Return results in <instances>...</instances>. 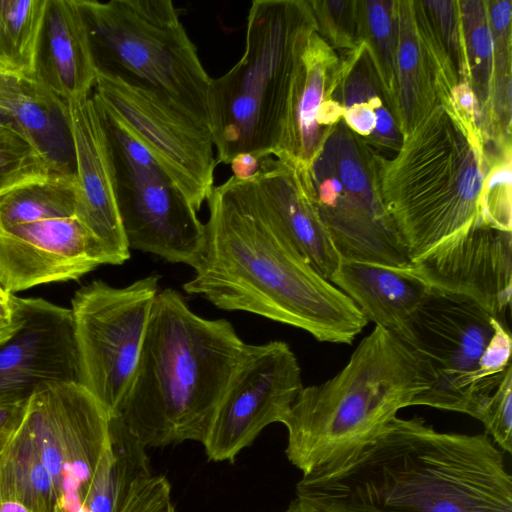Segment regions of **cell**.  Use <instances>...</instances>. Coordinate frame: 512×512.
Returning a JSON list of instances; mask_svg holds the SVG:
<instances>
[{
    "mask_svg": "<svg viewBox=\"0 0 512 512\" xmlns=\"http://www.w3.org/2000/svg\"><path fill=\"white\" fill-rule=\"evenodd\" d=\"M255 177L232 175L213 187L206 200L203 250L184 291L221 310L294 326L320 342L351 344L367 318L275 228L261 205Z\"/></svg>",
    "mask_w": 512,
    "mask_h": 512,
    "instance_id": "6da1fadb",
    "label": "cell"
},
{
    "mask_svg": "<svg viewBox=\"0 0 512 512\" xmlns=\"http://www.w3.org/2000/svg\"><path fill=\"white\" fill-rule=\"evenodd\" d=\"M296 496L377 512H512V477L487 434L395 417L368 444L303 474Z\"/></svg>",
    "mask_w": 512,
    "mask_h": 512,
    "instance_id": "7a4b0ae2",
    "label": "cell"
},
{
    "mask_svg": "<svg viewBox=\"0 0 512 512\" xmlns=\"http://www.w3.org/2000/svg\"><path fill=\"white\" fill-rule=\"evenodd\" d=\"M247 343L226 319L159 291L133 376L109 415L146 448L203 442Z\"/></svg>",
    "mask_w": 512,
    "mask_h": 512,
    "instance_id": "3957f363",
    "label": "cell"
},
{
    "mask_svg": "<svg viewBox=\"0 0 512 512\" xmlns=\"http://www.w3.org/2000/svg\"><path fill=\"white\" fill-rule=\"evenodd\" d=\"M372 157L384 208L410 261L482 223L486 148L480 126L451 103L439 100L392 157Z\"/></svg>",
    "mask_w": 512,
    "mask_h": 512,
    "instance_id": "277c9868",
    "label": "cell"
},
{
    "mask_svg": "<svg viewBox=\"0 0 512 512\" xmlns=\"http://www.w3.org/2000/svg\"><path fill=\"white\" fill-rule=\"evenodd\" d=\"M430 383L426 363L375 326L337 374L299 393L282 422L288 460L307 474L345 457L377 437Z\"/></svg>",
    "mask_w": 512,
    "mask_h": 512,
    "instance_id": "5b68a950",
    "label": "cell"
},
{
    "mask_svg": "<svg viewBox=\"0 0 512 512\" xmlns=\"http://www.w3.org/2000/svg\"><path fill=\"white\" fill-rule=\"evenodd\" d=\"M316 29L309 0L251 3L242 57L211 79L209 125L216 163L230 164L241 153L277 156L301 54Z\"/></svg>",
    "mask_w": 512,
    "mask_h": 512,
    "instance_id": "8992f818",
    "label": "cell"
},
{
    "mask_svg": "<svg viewBox=\"0 0 512 512\" xmlns=\"http://www.w3.org/2000/svg\"><path fill=\"white\" fill-rule=\"evenodd\" d=\"M97 71L209 125L211 79L170 0H78Z\"/></svg>",
    "mask_w": 512,
    "mask_h": 512,
    "instance_id": "52a82bcc",
    "label": "cell"
},
{
    "mask_svg": "<svg viewBox=\"0 0 512 512\" xmlns=\"http://www.w3.org/2000/svg\"><path fill=\"white\" fill-rule=\"evenodd\" d=\"M308 174L318 214L341 260L410 265L384 208L372 153L343 119L329 131Z\"/></svg>",
    "mask_w": 512,
    "mask_h": 512,
    "instance_id": "ba28073f",
    "label": "cell"
},
{
    "mask_svg": "<svg viewBox=\"0 0 512 512\" xmlns=\"http://www.w3.org/2000/svg\"><path fill=\"white\" fill-rule=\"evenodd\" d=\"M95 102L110 140L116 201L128 248L194 268L205 240L197 210L128 128Z\"/></svg>",
    "mask_w": 512,
    "mask_h": 512,
    "instance_id": "9c48e42d",
    "label": "cell"
},
{
    "mask_svg": "<svg viewBox=\"0 0 512 512\" xmlns=\"http://www.w3.org/2000/svg\"><path fill=\"white\" fill-rule=\"evenodd\" d=\"M159 279L149 275L122 288L94 280L71 300L80 384L109 415L133 376Z\"/></svg>",
    "mask_w": 512,
    "mask_h": 512,
    "instance_id": "30bf717a",
    "label": "cell"
},
{
    "mask_svg": "<svg viewBox=\"0 0 512 512\" xmlns=\"http://www.w3.org/2000/svg\"><path fill=\"white\" fill-rule=\"evenodd\" d=\"M20 427L53 478L64 512H82L109 444L108 412L80 383H45L28 399Z\"/></svg>",
    "mask_w": 512,
    "mask_h": 512,
    "instance_id": "8fae6325",
    "label": "cell"
},
{
    "mask_svg": "<svg viewBox=\"0 0 512 512\" xmlns=\"http://www.w3.org/2000/svg\"><path fill=\"white\" fill-rule=\"evenodd\" d=\"M493 318L468 300L432 292L400 338L431 375L429 388L412 406L470 414L480 396L476 371L494 331Z\"/></svg>",
    "mask_w": 512,
    "mask_h": 512,
    "instance_id": "7c38bea8",
    "label": "cell"
},
{
    "mask_svg": "<svg viewBox=\"0 0 512 512\" xmlns=\"http://www.w3.org/2000/svg\"><path fill=\"white\" fill-rule=\"evenodd\" d=\"M93 97L128 128L198 211L214 187L217 163L210 127L99 71Z\"/></svg>",
    "mask_w": 512,
    "mask_h": 512,
    "instance_id": "4fadbf2b",
    "label": "cell"
},
{
    "mask_svg": "<svg viewBox=\"0 0 512 512\" xmlns=\"http://www.w3.org/2000/svg\"><path fill=\"white\" fill-rule=\"evenodd\" d=\"M303 387L286 342L246 344L202 442L207 457L233 462L265 427L284 421Z\"/></svg>",
    "mask_w": 512,
    "mask_h": 512,
    "instance_id": "5bb4252c",
    "label": "cell"
},
{
    "mask_svg": "<svg viewBox=\"0 0 512 512\" xmlns=\"http://www.w3.org/2000/svg\"><path fill=\"white\" fill-rule=\"evenodd\" d=\"M406 269L433 292L468 300L507 326L512 232L476 224L413 259Z\"/></svg>",
    "mask_w": 512,
    "mask_h": 512,
    "instance_id": "9a60e30c",
    "label": "cell"
},
{
    "mask_svg": "<svg viewBox=\"0 0 512 512\" xmlns=\"http://www.w3.org/2000/svg\"><path fill=\"white\" fill-rule=\"evenodd\" d=\"M23 323L0 344V401L28 400L42 384L80 383L70 308L18 297Z\"/></svg>",
    "mask_w": 512,
    "mask_h": 512,
    "instance_id": "2e32d148",
    "label": "cell"
},
{
    "mask_svg": "<svg viewBox=\"0 0 512 512\" xmlns=\"http://www.w3.org/2000/svg\"><path fill=\"white\" fill-rule=\"evenodd\" d=\"M109 260L74 216L0 226V285L14 294L77 280Z\"/></svg>",
    "mask_w": 512,
    "mask_h": 512,
    "instance_id": "e0dca14e",
    "label": "cell"
},
{
    "mask_svg": "<svg viewBox=\"0 0 512 512\" xmlns=\"http://www.w3.org/2000/svg\"><path fill=\"white\" fill-rule=\"evenodd\" d=\"M76 178L74 217L92 234L109 264L130 257L116 201L115 169L102 114L92 95L65 102Z\"/></svg>",
    "mask_w": 512,
    "mask_h": 512,
    "instance_id": "ac0fdd59",
    "label": "cell"
},
{
    "mask_svg": "<svg viewBox=\"0 0 512 512\" xmlns=\"http://www.w3.org/2000/svg\"><path fill=\"white\" fill-rule=\"evenodd\" d=\"M344 55L312 32L292 84L284 133L275 158H290L309 168L329 131L343 118L338 96Z\"/></svg>",
    "mask_w": 512,
    "mask_h": 512,
    "instance_id": "d6986e66",
    "label": "cell"
},
{
    "mask_svg": "<svg viewBox=\"0 0 512 512\" xmlns=\"http://www.w3.org/2000/svg\"><path fill=\"white\" fill-rule=\"evenodd\" d=\"M261 205L297 253L329 282L341 262L318 214L308 168L290 158L267 157L256 175Z\"/></svg>",
    "mask_w": 512,
    "mask_h": 512,
    "instance_id": "ffe728a7",
    "label": "cell"
},
{
    "mask_svg": "<svg viewBox=\"0 0 512 512\" xmlns=\"http://www.w3.org/2000/svg\"><path fill=\"white\" fill-rule=\"evenodd\" d=\"M37 78L64 102L91 95L97 66L78 0H48Z\"/></svg>",
    "mask_w": 512,
    "mask_h": 512,
    "instance_id": "44dd1931",
    "label": "cell"
},
{
    "mask_svg": "<svg viewBox=\"0 0 512 512\" xmlns=\"http://www.w3.org/2000/svg\"><path fill=\"white\" fill-rule=\"evenodd\" d=\"M330 282L356 304L368 321L399 338L433 292L406 268L362 261L341 260Z\"/></svg>",
    "mask_w": 512,
    "mask_h": 512,
    "instance_id": "7402d4cb",
    "label": "cell"
},
{
    "mask_svg": "<svg viewBox=\"0 0 512 512\" xmlns=\"http://www.w3.org/2000/svg\"><path fill=\"white\" fill-rule=\"evenodd\" d=\"M0 117L11 122L56 172H74L65 102L38 78L0 74Z\"/></svg>",
    "mask_w": 512,
    "mask_h": 512,
    "instance_id": "603a6c76",
    "label": "cell"
},
{
    "mask_svg": "<svg viewBox=\"0 0 512 512\" xmlns=\"http://www.w3.org/2000/svg\"><path fill=\"white\" fill-rule=\"evenodd\" d=\"M394 111L402 135L410 133L438 104L436 81L420 36L413 0H396Z\"/></svg>",
    "mask_w": 512,
    "mask_h": 512,
    "instance_id": "cb8c5ba5",
    "label": "cell"
},
{
    "mask_svg": "<svg viewBox=\"0 0 512 512\" xmlns=\"http://www.w3.org/2000/svg\"><path fill=\"white\" fill-rule=\"evenodd\" d=\"M146 449L126 427L109 417V444L89 485L82 512H120L152 476Z\"/></svg>",
    "mask_w": 512,
    "mask_h": 512,
    "instance_id": "d4e9b609",
    "label": "cell"
},
{
    "mask_svg": "<svg viewBox=\"0 0 512 512\" xmlns=\"http://www.w3.org/2000/svg\"><path fill=\"white\" fill-rule=\"evenodd\" d=\"M420 36L435 74L439 100L469 86L458 0H413Z\"/></svg>",
    "mask_w": 512,
    "mask_h": 512,
    "instance_id": "484cf974",
    "label": "cell"
},
{
    "mask_svg": "<svg viewBox=\"0 0 512 512\" xmlns=\"http://www.w3.org/2000/svg\"><path fill=\"white\" fill-rule=\"evenodd\" d=\"M343 55L344 72L338 88L342 108L363 106L375 111L377 121L374 133L364 143L373 155L390 158L398 151L403 139L392 100L363 43Z\"/></svg>",
    "mask_w": 512,
    "mask_h": 512,
    "instance_id": "4316f807",
    "label": "cell"
},
{
    "mask_svg": "<svg viewBox=\"0 0 512 512\" xmlns=\"http://www.w3.org/2000/svg\"><path fill=\"white\" fill-rule=\"evenodd\" d=\"M8 499L31 512H64L54 480L20 424L0 450V501Z\"/></svg>",
    "mask_w": 512,
    "mask_h": 512,
    "instance_id": "83f0119b",
    "label": "cell"
},
{
    "mask_svg": "<svg viewBox=\"0 0 512 512\" xmlns=\"http://www.w3.org/2000/svg\"><path fill=\"white\" fill-rule=\"evenodd\" d=\"M493 39L490 102L482 137L485 148L511 145L512 1L487 0Z\"/></svg>",
    "mask_w": 512,
    "mask_h": 512,
    "instance_id": "f1b7e54d",
    "label": "cell"
},
{
    "mask_svg": "<svg viewBox=\"0 0 512 512\" xmlns=\"http://www.w3.org/2000/svg\"><path fill=\"white\" fill-rule=\"evenodd\" d=\"M48 0H0V74L37 80Z\"/></svg>",
    "mask_w": 512,
    "mask_h": 512,
    "instance_id": "f546056e",
    "label": "cell"
},
{
    "mask_svg": "<svg viewBox=\"0 0 512 512\" xmlns=\"http://www.w3.org/2000/svg\"><path fill=\"white\" fill-rule=\"evenodd\" d=\"M76 178L52 172L0 196V226H13L75 214Z\"/></svg>",
    "mask_w": 512,
    "mask_h": 512,
    "instance_id": "4dcf8cb0",
    "label": "cell"
},
{
    "mask_svg": "<svg viewBox=\"0 0 512 512\" xmlns=\"http://www.w3.org/2000/svg\"><path fill=\"white\" fill-rule=\"evenodd\" d=\"M467 78L480 111L481 132L485 124L492 85L493 39L487 0H458Z\"/></svg>",
    "mask_w": 512,
    "mask_h": 512,
    "instance_id": "1f68e13d",
    "label": "cell"
},
{
    "mask_svg": "<svg viewBox=\"0 0 512 512\" xmlns=\"http://www.w3.org/2000/svg\"><path fill=\"white\" fill-rule=\"evenodd\" d=\"M358 36L393 103L397 45L396 0H358Z\"/></svg>",
    "mask_w": 512,
    "mask_h": 512,
    "instance_id": "d6a6232c",
    "label": "cell"
},
{
    "mask_svg": "<svg viewBox=\"0 0 512 512\" xmlns=\"http://www.w3.org/2000/svg\"><path fill=\"white\" fill-rule=\"evenodd\" d=\"M54 171L28 139L0 117V196Z\"/></svg>",
    "mask_w": 512,
    "mask_h": 512,
    "instance_id": "836d02e7",
    "label": "cell"
},
{
    "mask_svg": "<svg viewBox=\"0 0 512 512\" xmlns=\"http://www.w3.org/2000/svg\"><path fill=\"white\" fill-rule=\"evenodd\" d=\"M511 154V145L487 153L489 164L479 202L483 224L510 232H512Z\"/></svg>",
    "mask_w": 512,
    "mask_h": 512,
    "instance_id": "e575fe53",
    "label": "cell"
},
{
    "mask_svg": "<svg viewBox=\"0 0 512 512\" xmlns=\"http://www.w3.org/2000/svg\"><path fill=\"white\" fill-rule=\"evenodd\" d=\"M317 31L339 53L355 50L358 36V0H309Z\"/></svg>",
    "mask_w": 512,
    "mask_h": 512,
    "instance_id": "d590c367",
    "label": "cell"
},
{
    "mask_svg": "<svg viewBox=\"0 0 512 512\" xmlns=\"http://www.w3.org/2000/svg\"><path fill=\"white\" fill-rule=\"evenodd\" d=\"M470 416L480 420L485 434L508 453L512 451V365L495 388L478 399Z\"/></svg>",
    "mask_w": 512,
    "mask_h": 512,
    "instance_id": "8d00e7d4",
    "label": "cell"
},
{
    "mask_svg": "<svg viewBox=\"0 0 512 512\" xmlns=\"http://www.w3.org/2000/svg\"><path fill=\"white\" fill-rule=\"evenodd\" d=\"M493 334L478 361L476 381L479 398L492 391L511 365L512 338L508 326L493 318Z\"/></svg>",
    "mask_w": 512,
    "mask_h": 512,
    "instance_id": "74e56055",
    "label": "cell"
},
{
    "mask_svg": "<svg viewBox=\"0 0 512 512\" xmlns=\"http://www.w3.org/2000/svg\"><path fill=\"white\" fill-rule=\"evenodd\" d=\"M120 512H176L171 485L163 475H152L131 495Z\"/></svg>",
    "mask_w": 512,
    "mask_h": 512,
    "instance_id": "f35d334b",
    "label": "cell"
},
{
    "mask_svg": "<svg viewBox=\"0 0 512 512\" xmlns=\"http://www.w3.org/2000/svg\"><path fill=\"white\" fill-rule=\"evenodd\" d=\"M18 296L0 285V344L11 338L23 323Z\"/></svg>",
    "mask_w": 512,
    "mask_h": 512,
    "instance_id": "ab89813d",
    "label": "cell"
},
{
    "mask_svg": "<svg viewBox=\"0 0 512 512\" xmlns=\"http://www.w3.org/2000/svg\"><path fill=\"white\" fill-rule=\"evenodd\" d=\"M28 400L0 401V450L19 426Z\"/></svg>",
    "mask_w": 512,
    "mask_h": 512,
    "instance_id": "60d3db41",
    "label": "cell"
},
{
    "mask_svg": "<svg viewBox=\"0 0 512 512\" xmlns=\"http://www.w3.org/2000/svg\"><path fill=\"white\" fill-rule=\"evenodd\" d=\"M262 160L250 153H241L236 155L229 165L234 177L240 180H249L260 171Z\"/></svg>",
    "mask_w": 512,
    "mask_h": 512,
    "instance_id": "b9f144b4",
    "label": "cell"
},
{
    "mask_svg": "<svg viewBox=\"0 0 512 512\" xmlns=\"http://www.w3.org/2000/svg\"><path fill=\"white\" fill-rule=\"evenodd\" d=\"M306 500H309V499H306ZM309 501L317 504L318 506L323 508L326 512H377L375 510L365 508V507L346 505V504L330 502V501H319V500H309Z\"/></svg>",
    "mask_w": 512,
    "mask_h": 512,
    "instance_id": "7bdbcfd3",
    "label": "cell"
},
{
    "mask_svg": "<svg viewBox=\"0 0 512 512\" xmlns=\"http://www.w3.org/2000/svg\"><path fill=\"white\" fill-rule=\"evenodd\" d=\"M283 512H326L323 508L318 506L317 504L300 498L295 497L288 507Z\"/></svg>",
    "mask_w": 512,
    "mask_h": 512,
    "instance_id": "ee69618b",
    "label": "cell"
},
{
    "mask_svg": "<svg viewBox=\"0 0 512 512\" xmlns=\"http://www.w3.org/2000/svg\"><path fill=\"white\" fill-rule=\"evenodd\" d=\"M0 512H31L26 506L16 500L0 501Z\"/></svg>",
    "mask_w": 512,
    "mask_h": 512,
    "instance_id": "f6af8a7d",
    "label": "cell"
}]
</instances>
